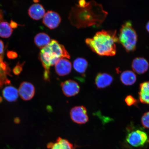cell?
I'll return each instance as SVG.
<instances>
[{
  "mask_svg": "<svg viewBox=\"0 0 149 149\" xmlns=\"http://www.w3.org/2000/svg\"><path fill=\"white\" fill-rule=\"evenodd\" d=\"M49 149H76V146L68 140L59 137L55 142H50L47 144Z\"/></svg>",
  "mask_w": 149,
  "mask_h": 149,
  "instance_id": "7c38bea8",
  "label": "cell"
},
{
  "mask_svg": "<svg viewBox=\"0 0 149 149\" xmlns=\"http://www.w3.org/2000/svg\"><path fill=\"white\" fill-rule=\"evenodd\" d=\"M7 56L9 59H14L16 58L18 55L16 52L10 51L7 52Z\"/></svg>",
  "mask_w": 149,
  "mask_h": 149,
  "instance_id": "cb8c5ba5",
  "label": "cell"
},
{
  "mask_svg": "<svg viewBox=\"0 0 149 149\" xmlns=\"http://www.w3.org/2000/svg\"><path fill=\"white\" fill-rule=\"evenodd\" d=\"M88 66V63L83 58H78L73 63V66L76 71L81 74H84L86 72Z\"/></svg>",
  "mask_w": 149,
  "mask_h": 149,
  "instance_id": "d6986e66",
  "label": "cell"
},
{
  "mask_svg": "<svg viewBox=\"0 0 149 149\" xmlns=\"http://www.w3.org/2000/svg\"><path fill=\"white\" fill-rule=\"evenodd\" d=\"M2 93L3 98L9 102L16 101L18 97V90L12 86H8L5 87Z\"/></svg>",
  "mask_w": 149,
  "mask_h": 149,
  "instance_id": "5bb4252c",
  "label": "cell"
},
{
  "mask_svg": "<svg viewBox=\"0 0 149 149\" xmlns=\"http://www.w3.org/2000/svg\"><path fill=\"white\" fill-rule=\"evenodd\" d=\"M18 93L24 100H29L32 99L35 94V88L32 84L28 82H23L20 85Z\"/></svg>",
  "mask_w": 149,
  "mask_h": 149,
  "instance_id": "ba28073f",
  "label": "cell"
},
{
  "mask_svg": "<svg viewBox=\"0 0 149 149\" xmlns=\"http://www.w3.org/2000/svg\"><path fill=\"white\" fill-rule=\"evenodd\" d=\"M85 42L98 55L112 56L116 53V43L119 40L116 31L102 30L97 32L93 38H87Z\"/></svg>",
  "mask_w": 149,
  "mask_h": 149,
  "instance_id": "6da1fadb",
  "label": "cell"
},
{
  "mask_svg": "<svg viewBox=\"0 0 149 149\" xmlns=\"http://www.w3.org/2000/svg\"><path fill=\"white\" fill-rule=\"evenodd\" d=\"M61 85L63 94L68 97L75 96L79 92V84L73 80H67L61 83Z\"/></svg>",
  "mask_w": 149,
  "mask_h": 149,
  "instance_id": "52a82bcc",
  "label": "cell"
},
{
  "mask_svg": "<svg viewBox=\"0 0 149 149\" xmlns=\"http://www.w3.org/2000/svg\"><path fill=\"white\" fill-rule=\"evenodd\" d=\"M118 37L119 42L122 44L127 52L134 51L137 44V35L132 27L131 22H127L123 24Z\"/></svg>",
  "mask_w": 149,
  "mask_h": 149,
  "instance_id": "3957f363",
  "label": "cell"
},
{
  "mask_svg": "<svg viewBox=\"0 0 149 149\" xmlns=\"http://www.w3.org/2000/svg\"><path fill=\"white\" fill-rule=\"evenodd\" d=\"M132 66L136 73L141 74H144L148 71L149 64L146 59L142 57H138L134 59Z\"/></svg>",
  "mask_w": 149,
  "mask_h": 149,
  "instance_id": "30bf717a",
  "label": "cell"
},
{
  "mask_svg": "<svg viewBox=\"0 0 149 149\" xmlns=\"http://www.w3.org/2000/svg\"><path fill=\"white\" fill-rule=\"evenodd\" d=\"M11 28H16L17 27V24L15 22L13 21L12 20L11 21L10 24Z\"/></svg>",
  "mask_w": 149,
  "mask_h": 149,
  "instance_id": "484cf974",
  "label": "cell"
},
{
  "mask_svg": "<svg viewBox=\"0 0 149 149\" xmlns=\"http://www.w3.org/2000/svg\"><path fill=\"white\" fill-rule=\"evenodd\" d=\"M12 32L13 29L8 22H0V37L3 38H8L12 35Z\"/></svg>",
  "mask_w": 149,
  "mask_h": 149,
  "instance_id": "ffe728a7",
  "label": "cell"
},
{
  "mask_svg": "<svg viewBox=\"0 0 149 149\" xmlns=\"http://www.w3.org/2000/svg\"><path fill=\"white\" fill-rule=\"evenodd\" d=\"M148 140L147 133L139 130L130 132L126 137V140L128 144L136 148L144 146Z\"/></svg>",
  "mask_w": 149,
  "mask_h": 149,
  "instance_id": "277c9868",
  "label": "cell"
},
{
  "mask_svg": "<svg viewBox=\"0 0 149 149\" xmlns=\"http://www.w3.org/2000/svg\"><path fill=\"white\" fill-rule=\"evenodd\" d=\"M61 18L58 13L53 11H48L43 18V23L50 29H56L60 24Z\"/></svg>",
  "mask_w": 149,
  "mask_h": 149,
  "instance_id": "8992f818",
  "label": "cell"
},
{
  "mask_svg": "<svg viewBox=\"0 0 149 149\" xmlns=\"http://www.w3.org/2000/svg\"><path fill=\"white\" fill-rule=\"evenodd\" d=\"M127 105L128 106L136 105L138 103V101L130 95L126 97L125 100Z\"/></svg>",
  "mask_w": 149,
  "mask_h": 149,
  "instance_id": "7402d4cb",
  "label": "cell"
},
{
  "mask_svg": "<svg viewBox=\"0 0 149 149\" xmlns=\"http://www.w3.org/2000/svg\"><path fill=\"white\" fill-rule=\"evenodd\" d=\"M72 69V63L66 58L59 59L55 65L56 73L59 76L68 75L71 71Z\"/></svg>",
  "mask_w": 149,
  "mask_h": 149,
  "instance_id": "9c48e42d",
  "label": "cell"
},
{
  "mask_svg": "<svg viewBox=\"0 0 149 149\" xmlns=\"http://www.w3.org/2000/svg\"><path fill=\"white\" fill-rule=\"evenodd\" d=\"M70 54L64 45L56 40H52L47 46L42 49L39 54V58L44 69V80L49 81L51 67L55 65L61 59H70Z\"/></svg>",
  "mask_w": 149,
  "mask_h": 149,
  "instance_id": "7a4b0ae2",
  "label": "cell"
},
{
  "mask_svg": "<svg viewBox=\"0 0 149 149\" xmlns=\"http://www.w3.org/2000/svg\"><path fill=\"white\" fill-rule=\"evenodd\" d=\"M141 123L144 127L149 129V111L143 115L141 117Z\"/></svg>",
  "mask_w": 149,
  "mask_h": 149,
  "instance_id": "44dd1931",
  "label": "cell"
},
{
  "mask_svg": "<svg viewBox=\"0 0 149 149\" xmlns=\"http://www.w3.org/2000/svg\"><path fill=\"white\" fill-rule=\"evenodd\" d=\"M70 115L72 121L77 124H84L89 120L86 109L83 106L72 108L70 110Z\"/></svg>",
  "mask_w": 149,
  "mask_h": 149,
  "instance_id": "5b68a950",
  "label": "cell"
},
{
  "mask_svg": "<svg viewBox=\"0 0 149 149\" xmlns=\"http://www.w3.org/2000/svg\"><path fill=\"white\" fill-rule=\"evenodd\" d=\"M113 79L110 74L107 73H99L95 79V84L98 89L106 88L111 84Z\"/></svg>",
  "mask_w": 149,
  "mask_h": 149,
  "instance_id": "8fae6325",
  "label": "cell"
},
{
  "mask_svg": "<svg viewBox=\"0 0 149 149\" xmlns=\"http://www.w3.org/2000/svg\"><path fill=\"white\" fill-rule=\"evenodd\" d=\"M22 69H23V65L18 64L14 68L13 72L16 75H18L22 72Z\"/></svg>",
  "mask_w": 149,
  "mask_h": 149,
  "instance_id": "603a6c76",
  "label": "cell"
},
{
  "mask_svg": "<svg viewBox=\"0 0 149 149\" xmlns=\"http://www.w3.org/2000/svg\"><path fill=\"white\" fill-rule=\"evenodd\" d=\"M2 101V99L0 97V102H1Z\"/></svg>",
  "mask_w": 149,
  "mask_h": 149,
  "instance_id": "f1b7e54d",
  "label": "cell"
},
{
  "mask_svg": "<svg viewBox=\"0 0 149 149\" xmlns=\"http://www.w3.org/2000/svg\"><path fill=\"white\" fill-rule=\"evenodd\" d=\"M0 56V88L4 85H9L10 81L7 79V75H10V69L6 64L1 61L2 60Z\"/></svg>",
  "mask_w": 149,
  "mask_h": 149,
  "instance_id": "9a60e30c",
  "label": "cell"
},
{
  "mask_svg": "<svg viewBox=\"0 0 149 149\" xmlns=\"http://www.w3.org/2000/svg\"><path fill=\"white\" fill-rule=\"evenodd\" d=\"M139 94L140 101L149 105V81L140 84Z\"/></svg>",
  "mask_w": 149,
  "mask_h": 149,
  "instance_id": "2e32d148",
  "label": "cell"
},
{
  "mask_svg": "<svg viewBox=\"0 0 149 149\" xmlns=\"http://www.w3.org/2000/svg\"><path fill=\"white\" fill-rule=\"evenodd\" d=\"M3 49H4V45L2 41L0 40V54L3 53Z\"/></svg>",
  "mask_w": 149,
  "mask_h": 149,
  "instance_id": "d4e9b609",
  "label": "cell"
},
{
  "mask_svg": "<svg viewBox=\"0 0 149 149\" xmlns=\"http://www.w3.org/2000/svg\"><path fill=\"white\" fill-rule=\"evenodd\" d=\"M15 122H16V123L19 122V119H16L15 120Z\"/></svg>",
  "mask_w": 149,
  "mask_h": 149,
  "instance_id": "83f0119b",
  "label": "cell"
},
{
  "mask_svg": "<svg viewBox=\"0 0 149 149\" xmlns=\"http://www.w3.org/2000/svg\"><path fill=\"white\" fill-rule=\"evenodd\" d=\"M120 79L124 85L130 86L134 84L136 81V76L133 72L126 70L121 74Z\"/></svg>",
  "mask_w": 149,
  "mask_h": 149,
  "instance_id": "ac0fdd59",
  "label": "cell"
},
{
  "mask_svg": "<svg viewBox=\"0 0 149 149\" xmlns=\"http://www.w3.org/2000/svg\"><path fill=\"white\" fill-rule=\"evenodd\" d=\"M45 10L42 5L35 3L31 6L29 9V14L33 19L39 20L43 18Z\"/></svg>",
  "mask_w": 149,
  "mask_h": 149,
  "instance_id": "4fadbf2b",
  "label": "cell"
},
{
  "mask_svg": "<svg viewBox=\"0 0 149 149\" xmlns=\"http://www.w3.org/2000/svg\"><path fill=\"white\" fill-rule=\"evenodd\" d=\"M146 29L147 31L149 33V21L148 22V23L147 24Z\"/></svg>",
  "mask_w": 149,
  "mask_h": 149,
  "instance_id": "4316f807",
  "label": "cell"
},
{
  "mask_svg": "<svg viewBox=\"0 0 149 149\" xmlns=\"http://www.w3.org/2000/svg\"><path fill=\"white\" fill-rule=\"evenodd\" d=\"M51 41L49 35L44 33H38L34 38V42L39 48L42 49L47 46Z\"/></svg>",
  "mask_w": 149,
  "mask_h": 149,
  "instance_id": "e0dca14e",
  "label": "cell"
}]
</instances>
